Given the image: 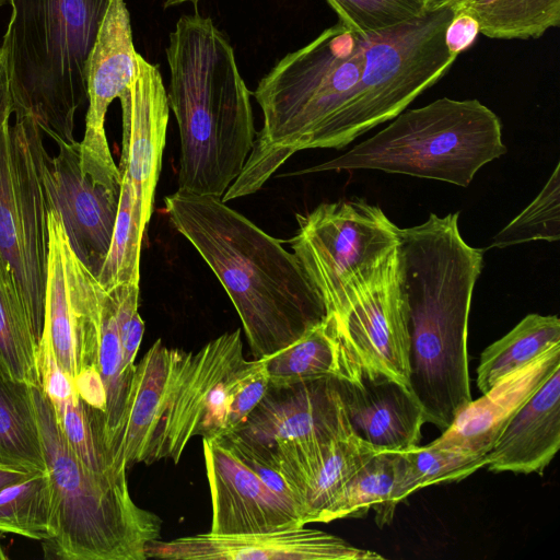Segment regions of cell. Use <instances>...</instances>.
Returning <instances> with one entry per match:
<instances>
[{
  "mask_svg": "<svg viewBox=\"0 0 560 560\" xmlns=\"http://www.w3.org/2000/svg\"><path fill=\"white\" fill-rule=\"evenodd\" d=\"M483 249L467 244L458 212L399 229L408 306L409 384L425 422L445 431L471 400L468 319Z\"/></svg>",
  "mask_w": 560,
  "mask_h": 560,
  "instance_id": "obj_1",
  "label": "cell"
},
{
  "mask_svg": "<svg viewBox=\"0 0 560 560\" xmlns=\"http://www.w3.org/2000/svg\"><path fill=\"white\" fill-rule=\"evenodd\" d=\"M164 203L226 291L254 359L287 348L325 319L320 296L279 240L220 198L176 190Z\"/></svg>",
  "mask_w": 560,
  "mask_h": 560,
  "instance_id": "obj_2",
  "label": "cell"
},
{
  "mask_svg": "<svg viewBox=\"0 0 560 560\" xmlns=\"http://www.w3.org/2000/svg\"><path fill=\"white\" fill-rule=\"evenodd\" d=\"M168 106L179 131L178 191L222 199L255 140L250 92L210 18H179L166 47Z\"/></svg>",
  "mask_w": 560,
  "mask_h": 560,
  "instance_id": "obj_3",
  "label": "cell"
},
{
  "mask_svg": "<svg viewBox=\"0 0 560 560\" xmlns=\"http://www.w3.org/2000/svg\"><path fill=\"white\" fill-rule=\"evenodd\" d=\"M364 65L360 34L342 23L289 52L259 81L254 96L264 122L223 202L258 191L293 154L323 149L327 131L351 98Z\"/></svg>",
  "mask_w": 560,
  "mask_h": 560,
  "instance_id": "obj_4",
  "label": "cell"
},
{
  "mask_svg": "<svg viewBox=\"0 0 560 560\" xmlns=\"http://www.w3.org/2000/svg\"><path fill=\"white\" fill-rule=\"evenodd\" d=\"M2 39L15 119L72 144L78 109L88 101L86 62L109 0H10Z\"/></svg>",
  "mask_w": 560,
  "mask_h": 560,
  "instance_id": "obj_5",
  "label": "cell"
},
{
  "mask_svg": "<svg viewBox=\"0 0 560 560\" xmlns=\"http://www.w3.org/2000/svg\"><path fill=\"white\" fill-rule=\"evenodd\" d=\"M33 398L56 505L55 537L43 541L46 558L145 560L159 540L162 518L131 498L127 474H98L83 465L67 443L40 386Z\"/></svg>",
  "mask_w": 560,
  "mask_h": 560,
  "instance_id": "obj_6",
  "label": "cell"
},
{
  "mask_svg": "<svg viewBox=\"0 0 560 560\" xmlns=\"http://www.w3.org/2000/svg\"><path fill=\"white\" fill-rule=\"evenodd\" d=\"M506 152L500 118L478 100L442 97L404 110L346 153L296 172L375 170L467 187Z\"/></svg>",
  "mask_w": 560,
  "mask_h": 560,
  "instance_id": "obj_7",
  "label": "cell"
},
{
  "mask_svg": "<svg viewBox=\"0 0 560 560\" xmlns=\"http://www.w3.org/2000/svg\"><path fill=\"white\" fill-rule=\"evenodd\" d=\"M269 380L261 360H246L241 329L224 332L198 352L179 350L145 464L180 459L194 436L234 432L260 401Z\"/></svg>",
  "mask_w": 560,
  "mask_h": 560,
  "instance_id": "obj_8",
  "label": "cell"
},
{
  "mask_svg": "<svg viewBox=\"0 0 560 560\" xmlns=\"http://www.w3.org/2000/svg\"><path fill=\"white\" fill-rule=\"evenodd\" d=\"M453 9L424 12L393 27L360 35L364 65L351 98L331 122L323 149H342L394 119L446 73L457 56L445 43Z\"/></svg>",
  "mask_w": 560,
  "mask_h": 560,
  "instance_id": "obj_9",
  "label": "cell"
},
{
  "mask_svg": "<svg viewBox=\"0 0 560 560\" xmlns=\"http://www.w3.org/2000/svg\"><path fill=\"white\" fill-rule=\"evenodd\" d=\"M48 155L34 120L7 119L0 126V254L14 273L37 343L44 329L48 214L54 209Z\"/></svg>",
  "mask_w": 560,
  "mask_h": 560,
  "instance_id": "obj_10",
  "label": "cell"
},
{
  "mask_svg": "<svg viewBox=\"0 0 560 560\" xmlns=\"http://www.w3.org/2000/svg\"><path fill=\"white\" fill-rule=\"evenodd\" d=\"M296 220L290 244L326 315L381 276L398 254L399 228L364 199L320 203Z\"/></svg>",
  "mask_w": 560,
  "mask_h": 560,
  "instance_id": "obj_11",
  "label": "cell"
},
{
  "mask_svg": "<svg viewBox=\"0 0 560 560\" xmlns=\"http://www.w3.org/2000/svg\"><path fill=\"white\" fill-rule=\"evenodd\" d=\"M326 318L363 375L385 376L410 389L408 306L399 249L381 276Z\"/></svg>",
  "mask_w": 560,
  "mask_h": 560,
  "instance_id": "obj_12",
  "label": "cell"
},
{
  "mask_svg": "<svg viewBox=\"0 0 560 560\" xmlns=\"http://www.w3.org/2000/svg\"><path fill=\"white\" fill-rule=\"evenodd\" d=\"M130 14L125 0H109L86 62L89 107L80 144L84 175L120 192L121 176L115 164L105 132V116L110 103L130 84L136 72Z\"/></svg>",
  "mask_w": 560,
  "mask_h": 560,
  "instance_id": "obj_13",
  "label": "cell"
},
{
  "mask_svg": "<svg viewBox=\"0 0 560 560\" xmlns=\"http://www.w3.org/2000/svg\"><path fill=\"white\" fill-rule=\"evenodd\" d=\"M340 380L269 383L246 420L232 433L268 450L334 440L352 433Z\"/></svg>",
  "mask_w": 560,
  "mask_h": 560,
  "instance_id": "obj_14",
  "label": "cell"
},
{
  "mask_svg": "<svg viewBox=\"0 0 560 560\" xmlns=\"http://www.w3.org/2000/svg\"><path fill=\"white\" fill-rule=\"evenodd\" d=\"M213 534L236 535L304 526L300 506L270 489L223 439H202Z\"/></svg>",
  "mask_w": 560,
  "mask_h": 560,
  "instance_id": "obj_15",
  "label": "cell"
},
{
  "mask_svg": "<svg viewBox=\"0 0 560 560\" xmlns=\"http://www.w3.org/2000/svg\"><path fill=\"white\" fill-rule=\"evenodd\" d=\"M147 559L165 560H373L372 550L350 545L329 533L304 526L250 534L211 532L161 539L145 548Z\"/></svg>",
  "mask_w": 560,
  "mask_h": 560,
  "instance_id": "obj_16",
  "label": "cell"
},
{
  "mask_svg": "<svg viewBox=\"0 0 560 560\" xmlns=\"http://www.w3.org/2000/svg\"><path fill=\"white\" fill-rule=\"evenodd\" d=\"M47 159V185L69 244L96 278L107 255L118 211L119 194L84 175L79 141L59 144Z\"/></svg>",
  "mask_w": 560,
  "mask_h": 560,
  "instance_id": "obj_17",
  "label": "cell"
},
{
  "mask_svg": "<svg viewBox=\"0 0 560 560\" xmlns=\"http://www.w3.org/2000/svg\"><path fill=\"white\" fill-rule=\"evenodd\" d=\"M122 112V149L118 170L150 221L162 167L170 106L158 66L136 55V72L118 97Z\"/></svg>",
  "mask_w": 560,
  "mask_h": 560,
  "instance_id": "obj_18",
  "label": "cell"
},
{
  "mask_svg": "<svg viewBox=\"0 0 560 560\" xmlns=\"http://www.w3.org/2000/svg\"><path fill=\"white\" fill-rule=\"evenodd\" d=\"M268 451L288 481L305 525L317 523L343 485L383 452L353 432L329 441Z\"/></svg>",
  "mask_w": 560,
  "mask_h": 560,
  "instance_id": "obj_19",
  "label": "cell"
},
{
  "mask_svg": "<svg viewBox=\"0 0 560 560\" xmlns=\"http://www.w3.org/2000/svg\"><path fill=\"white\" fill-rule=\"evenodd\" d=\"M560 368V345L505 375L456 416L431 443L486 455L526 400Z\"/></svg>",
  "mask_w": 560,
  "mask_h": 560,
  "instance_id": "obj_20",
  "label": "cell"
},
{
  "mask_svg": "<svg viewBox=\"0 0 560 560\" xmlns=\"http://www.w3.org/2000/svg\"><path fill=\"white\" fill-rule=\"evenodd\" d=\"M341 397L355 435L380 451H402L421 439L423 409L400 383L363 375L357 382L340 380Z\"/></svg>",
  "mask_w": 560,
  "mask_h": 560,
  "instance_id": "obj_21",
  "label": "cell"
},
{
  "mask_svg": "<svg viewBox=\"0 0 560 560\" xmlns=\"http://www.w3.org/2000/svg\"><path fill=\"white\" fill-rule=\"evenodd\" d=\"M560 447V368L511 418L487 453L495 472L542 474Z\"/></svg>",
  "mask_w": 560,
  "mask_h": 560,
  "instance_id": "obj_22",
  "label": "cell"
},
{
  "mask_svg": "<svg viewBox=\"0 0 560 560\" xmlns=\"http://www.w3.org/2000/svg\"><path fill=\"white\" fill-rule=\"evenodd\" d=\"M178 352L158 339L136 364L113 447L116 468L145 464Z\"/></svg>",
  "mask_w": 560,
  "mask_h": 560,
  "instance_id": "obj_23",
  "label": "cell"
},
{
  "mask_svg": "<svg viewBox=\"0 0 560 560\" xmlns=\"http://www.w3.org/2000/svg\"><path fill=\"white\" fill-rule=\"evenodd\" d=\"M259 360L272 384L319 377L357 382L363 376L326 317L292 345Z\"/></svg>",
  "mask_w": 560,
  "mask_h": 560,
  "instance_id": "obj_24",
  "label": "cell"
},
{
  "mask_svg": "<svg viewBox=\"0 0 560 560\" xmlns=\"http://www.w3.org/2000/svg\"><path fill=\"white\" fill-rule=\"evenodd\" d=\"M0 465L47 471L32 385L0 373Z\"/></svg>",
  "mask_w": 560,
  "mask_h": 560,
  "instance_id": "obj_25",
  "label": "cell"
},
{
  "mask_svg": "<svg viewBox=\"0 0 560 560\" xmlns=\"http://www.w3.org/2000/svg\"><path fill=\"white\" fill-rule=\"evenodd\" d=\"M557 345H560V319L557 315H526L480 354L478 389L481 394L486 393L502 377Z\"/></svg>",
  "mask_w": 560,
  "mask_h": 560,
  "instance_id": "obj_26",
  "label": "cell"
},
{
  "mask_svg": "<svg viewBox=\"0 0 560 560\" xmlns=\"http://www.w3.org/2000/svg\"><path fill=\"white\" fill-rule=\"evenodd\" d=\"M397 463L398 451L375 454L343 485L317 523L361 517L373 509L380 527L389 524L396 509L392 503V495Z\"/></svg>",
  "mask_w": 560,
  "mask_h": 560,
  "instance_id": "obj_27",
  "label": "cell"
},
{
  "mask_svg": "<svg viewBox=\"0 0 560 560\" xmlns=\"http://www.w3.org/2000/svg\"><path fill=\"white\" fill-rule=\"evenodd\" d=\"M37 350L14 273L0 254V373L39 386Z\"/></svg>",
  "mask_w": 560,
  "mask_h": 560,
  "instance_id": "obj_28",
  "label": "cell"
},
{
  "mask_svg": "<svg viewBox=\"0 0 560 560\" xmlns=\"http://www.w3.org/2000/svg\"><path fill=\"white\" fill-rule=\"evenodd\" d=\"M44 393L67 443L85 467L98 474H127L114 466L105 445L102 416L78 395L72 380H62Z\"/></svg>",
  "mask_w": 560,
  "mask_h": 560,
  "instance_id": "obj_29",
  "label": "cell"
},
{
  "mask_svg": "<svg viewBox=\"0 0 560 560\" xmlns=\"http://www.w3.org/2000/svg\"><path fill=\"white\" fill-rule=\"evenodd\" d=\"M487 454L476 455L458 448L429 443L398 451L392 503L396 508L411 493L428 486L459 481L486 467Z\"/></svg>",
  "mask_w": 560,
  "mask_h": 560,
  "instance_id": "obj_30",
  "label": "cell"
},
{
  "mask_svg": "<svg viewBox=\"0 0 560 560\" xmlns=\"http://www.w3.org/2000/svg\"><path fill=\"white\" fill-rule=\"evenodd\" d=\"M458 11L477 21L479 33L498 39L538 38L560 24V0H471Z\"/></svg>",
  "mask_w": 560,
  "mask_h": 560,
  "instance_id": "obj_31",
  "label": "cell"
},
{
  "mask_svg": "<svg viewBox=\"0 0 560 560\" xmlns=\"http://www.w3.org/2000/svg\"><path fill=\"white\" fill-rule=\"evenodd\" d=\"M0 532L40 541L55 537L56 505L48 470L0 490Z\"/></svg>",
  "mask_w": 560,
  "mask_h": 560,
  "instance_id": "obj_32",
  "label": "cell"
},
{
  "mask_svg": "<svg viewBox=\"0 0 560 560\" xmlns=\"http://www.w3.org/2000/svg\"><path fill=\"white\" fill-rule=\"evenodd\" d=\"M148 223L130 183L121 178L109 248L96 277L106 291L121 284H139L141 243Z\"/></svg>",
  "mask_w": 560,
  "mask_h": 560,
  "instance_id": "obj_33",
  "label": "cell"
},
{
  "mask_svg": "<svg viewBox=\"0 0 560 560\" xmlns=\"http://www.w3.org/2000/svg\"><path fill=\"white\" fill-rule=\"evenodd\" d=\"M560 163L535 199L492 237L489 248L560 238Z\"/></svg>",
  "mask_w": 560,
  "mask_h": 560,
  "instance_id": "obj_34",
  "label": "cell"
},
{
  "mask_svg": "<svg viewBox=\"0 0 560 560\" xmlns=\"http://www.w3.org/2000/svg\"><path fill=\"white\" fill-rule=\"evenodd\" d=\"M357 34L383 31L424 13L419 0H326Z\"/></svg>",
  "mask_w": 560,
  "mask_h": 560,
  "instance_id": "obj_35",
  "label": "cell"
},
{
  "mask_svg": "<svg viewBox=\"0 0 560 560\" xmlns=\"http://www.w3.org/2000/svg\"><path fill=\"white\" fill-rule=\"evenodd\" d=\"M108 291L116 303L124 365L133 373L135 359L144 332V322L138 312L139 284H121Z\"/></svg>",
  "mask_w": 560,
  "mask_h": 560,
  "instance_id": "obj_36",
  "label": "cell"
},
{
  "mask_svg": "<svg viewBox=\"0 0 560 560\" xmlns=\"http://www.w3.org/2000/svg\"><path fill=\"white\" fill-rule=\"evenodd\" d=\"M478 34L477 21L464 11H456L446 28L445 43L448 50L457 56L472 45Z\"/></svg>",
  "mask_w": 560,
  "mask_h": 560,
  "instance_id": "obj_37",
  "label": "cell"
},
{
  "mask_svg": "<svg viewBox=\"0 0 560 560\" xmlns=\"http://www.w3.org/2000/svg\"><path fill=\"white\" fill-rule=\"evenodd\" d=\"M11 105L9 78L7 66L3 60V63L0 68V126L3 124V121L10 119V116L12 115Z\"/></svg>",
  "mask_w": 560,
  "mask_h": 560,
  "instance_id": "obj_38",
  "label": "cell"
},
{
  "mask_svg": "<svg viewBox=\"0 0 560 560\" xmlns=\"http://www.w3.org/2000/svg\"><path fill=\"white\" fill-rule=\"evenodd\" d=\"M38 474L20 468L0 465V490L11 483L22 481L31 476Z\"/></svg>",
  "mask_w": 560,
  "mask_h": 560,
  "instance_id": "obj_39",
  "label": "cell"
},
{
  "mask_svg": "<svg viewBox=\"0 0 560 560\" xmlns=\"http://www.w3.org/2000/svg\"><path fill=\"white\" fill-rule=\"evenodd\" d=\"M471 0H419L424 12H434L442 9L460 10Z\"/></svg>",
  "mask_w": 560,
  "mask_h": 560,
  "instance_id": "obj_40",
  "label": "cell"
},
{
  "mask_svg": "<svg viewBox=\"0 0 560 560\" xmlns=\"http://www.w3.org/2000/svg\"><path fill=\"white\" fill-rule=\"evenodd\" d=\"M199 0H165L164 8L178 5L185 2L197 3Z\"/></svg>",
  "mask_w": 560,
  "mask_h": 560,
  "instance_id": "obj_41",
  "label": "cell"
},
{
  "mask_svg": "<svg viewBox=\"0 0 560 560\" xmlns=\"http://www.w3.org/2000/svg\"><path fill=\"white\" fill-rule=\"evenodd\" d=\"M5 559H8V556L4 553V550L0 542V560H5Z\"/></svg>",
  "mask_w": 560,
  "mask_h": 560,
  "instance_id": "obj_42",
  "label": "cell"
},
{
  "mask_svg": "<svg viewBox=\"0 0 560 560\" xmlns=\"http://www.w3.org/2000/svg\"><path fill=\"white\" fill-rule=\"evenodd\" d=\"M3 60H4L3 49L0 46V68H1L2 63H3Z\"/></svg>",
  "mask_w": 560,
  "mask_h": 560,
  "instance_id": "obj_43",
  "label": "cell"
},
{
  "mask_svg": "<svg viewBox=\"0 0 560 560\" xmlns=\"http://www.w3.org/2000/svg\"><path fill=\"white\" fill-rule=\"evenodd\" d=\"M10 0H0V8L5 5V4H9Z\"/></svg>",
  "mask_w": 560,
  "mask_h": 560,
  "instance_id": "obj_44",
  "label": "cell"
}]
</instances>
